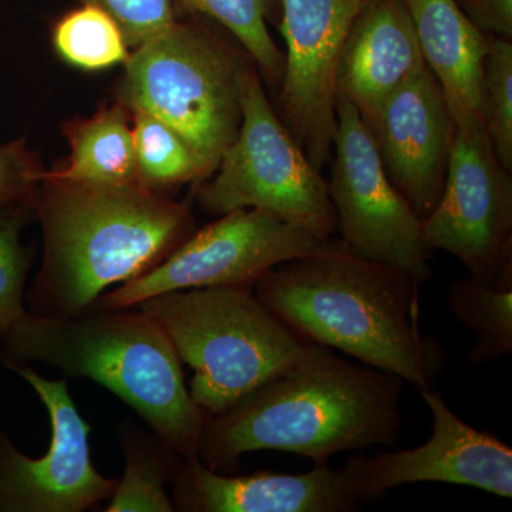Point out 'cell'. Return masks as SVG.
Here are the masks:
<instances>
[{
  "mask_svg": "<svg viewBox=\"0 0 512 512\" xmlns=\"http://www.w3.org/2000/svg\"><path fill=\"white\" fill-rule=\"evenodd\" d=\"M404 380L313 345L298 365L218 416H205L197 457L218 473H235L252 451L275 450L328 463L335 454L394 447L402 430Z\"/></svg>",
  "mask_w": 512,
  "mask_h": 512,
  "instance_id": "1",
  "label": "cell"
},
{
  "mask_svg": "<svg viewBox=\"0 0 512 512\" xmlns=\"http://www.w3.org/2000/svg\"><path fill=\"white\" fill-rule=\"evenodd\" d=\"M43 261L26 293L30 315L89 311L168 258L195 232L190 208L140 183L89 184L43 178L32 195Z\"/></svg>",
  "mask_w": 512,
  "mask_h": 512,
  "instance_id": "2",
  "label": "cell"
},
{
  "mask_svg": "<svg viewBox=\"0 0 512 512\" xmlns=\"http://www.w3.org/2000/svg\"><path fill=\"white\" fill-rule=\"evenodd\" d=\"M414 276L352 254L340 241L266 272L254 293L296 335L342 350L421 390L444 366V352L419 328Z\"/></svg>",
  "mask_w": 512,
  "mask_h": 512,
  "instance_id": "3",
  "label": "cell"
},
{
  "mask_svg": "<svg viewBox=\"0 0 512 512\" xmlns=\"http://www.w3.org/2000/svg\"><path fill=\"white\" fill-rule=\"evenodd\" d=\"M5 365L59 367L106 387L183 458L197 457L205 414L160 325L143 311L90 309L70 318L28 315L2 340Z\"/></svg>",
  "mask_w": 512,
  "mask_h": 512,
  "instance_id": "4",
  "label": "cell"
},
{
  "mask_svg": "<svg viewBox=\"0 0 512 512\" xmlns=\"http://www.w3.org/2000/svg\"><path fill=\"white\" fill-rule=\"evenodd\" d=\"M137 308L156 320L181 362L194 370L188 392L205 416L227 412L302 362L315 345L276 318L252 289H184Z\"/></svg>",
  "mask_w": 512,
  "mask_h": 512,
  "instance_id": "5",
  "label": "cell"
},
{
  "mask_svg": "<svg viewBox=\"0 0 512 512\" xmlns=\"http://www.w3.org/2000/svg\"><path fill=\"white\" fill-rule=\"evenodd\" d=\"M124 66L119 103L173 128L212 175L241 126L244 80L255 66L247 52L175 22L136 47Z\"/></svg>",
  "mask_w": 512,
  "mask_h": 512,
  "instance_id": "6",
  "label": "cell"
},
{
  "mask_svg": "<svg viewBox=\"0 0 512 512\" xmlns=\"http://www.w3.org/2000/svg\"><path fill=\"white\" fill-rule=\"evenodd\" d=\"M208 178L195 192L208 214L256 208L323 239L338 227L328 181L279 119L256 66L245 76L237 138Z\"/></svg>",
  "mask_w": 512,
  "mask_h": 512,
  "instance_id": "7",
  "label": "cell"
},
{
  "mask_svg": "<svg viewBox=\"0 0 512 512\" xmlns=\"http://www.w3.org/2000/svg\"><path fill=\"white\" fill-rule=\"evenodd\" d=\"M329 239L256 208H239L194 232L156 268L103 293L90 309H131L161 293L192 288H247L274 266L316 254ZM89 309V311H90Z\"/></svg>",
  "mask_w": 512,
  "mask_h": 512,
  "instance_id": "8",
  "label": "cell"
},
{
  "mask_svg": "<svg viewBox=\"0 0 512 512\" xmlns=\"http://www.w3.org/2000/svg\"><path fill=\"white\" fill-rule=\"evenodd\" d=\"M330 201L342 242L352 254L393 266L420 284L431 276L433 251L416 212L384 170L375 137L349 100L336 99Z\"/></svg>",
  "mask_w": 512,
  "mask_h": 512,
  "instance_id": "9",
  "label": "cell"
},
{
  "mask_svg": "<svg viewBox=\"0 0 512 512\" xmlns=\"http://www.w3.org/2000/svg\"><path fill=\"white\" fill-rule=\"evenodd\" d=\"M421 227L431 251L450 252L481 284L512 264L511 171L483 124L457 127L443 192Z\"/></svg>",
  "mask_w": 512,
  "mask_h": 512,
  "instance_id": "10",
  "label": "cell"
},
{
  "mask_svg": "<svg viewBox=\"0 0 512 512\" xmlns=\"http://www.w3.org/2000/svg\"><path fill=\"white\" fill-rule=\"evenodd\" d=\"M285 72L279 119L316 168L330 160L338 117L336 77L350 29L369 0H281Z\"/></svg>",
  "mask_w": 512,
  "mask_h": 512,
  "instance_id": "11",
  "label": "cell"
},
{
  "mask_svg": "<svg viewBox=\"0 0 512 512\" xmlns=\"http://www.w3.org/2000/svg\"><path fill=\"white\" fill-rule=\"evenodd\" d=\"M39 396L52 440L45 456L30 458L0 433V512H83L113 495L119 480L104 477L90 458L92 427L80 416L64 380L29 365H6Z\"/></svg>",
  "mask_w": 512,
  "mask_h": 512,
  "instance_id": "12",
  "label": "cell"
},
{
  "mask_svg": "<svg viewBox=\"0 0 512 512\" xmlns=\"http://www.w3.org/2000/svg\"><path fill=\"white\" fill-rule=\"evenodd\" d=\"M433 414V434L412 450L357 456L346 464V476L363 504L400 485L446 483L468 485L512 497V448L497 437L460 419L437 390H421Z\"/></svg>",
  "mask_w": 512,
  "mask_h": 512,
  "instance_id": "13",
  "label": "cell"
},
{
  "mask_svg": "<svg viewBox=\"0 0 512 512\" xmlns=\"http://www.w3.org/2000/svg\"><path fill=\"white\" fill-rule=\"evenodd\" d=\"M456 130L429 67L390 94L370 130L390 181L421 221L440 200Z\"/></svg>",
  "mask_w": 512,
  "mask_h": 512,
  "instance_id": "14",
  "label": "cell"
},
{
  "mask_svg": "<svg viewBox=\"0 0 512 512\" xmlns=\"http://www.w3.org/2000/svg\"><path fill=\"white\" fill-rule=\"evenodd\" d=\"M171 501L183 512H348L362 501L343 468L315 464L302 474L227 476L198 457L181 458Z\"/></svg>",
  "mask_w": 512,
  "mask_h": 512,
  "instance_id": "15",
  "label": "cell"
},
{
  "mask_svg": "<svg viewBox=\"0 0 512 512\" xmlns=\"http://www.w3.org/2000/svg\"><path fill=\"white\" fill-rule=\"evenodd\" d=\"M426 67L404 0H369L343 47L336 96L349 100L372 130L384 101Z\"/></svg>",
  "mask_w": 512,
  "mask_h": 512,
  "instance_id": "16",
  "label": "cell"
},
{
  "mask_svg": "<svg viewBox=\"0 0 512 512\" xmlns=\"http://www.w3.org/2000/svg\"><path fill=\"white\" fill-rule=\"evenodd\" d=\"M424 62L439 82L457 127L484 126V66L490 39L457 0H404ZM485 127V126H484Z\"/></svg>",
  "mask_w": 512,
  "mask_h": 512,
  "instance_id": "17",
  "label": "cell"
},
{
  "mask_svg": "<svg viewBox=\"0 0 512 512\" xmlns=\"http://www.w3.org/2000/svg\"><path fill=\"white\" fill-rule=\"evenodd\" d=\"M123 104L104 107L89 119L64 126L70 144L66 163L43 178L89 184L138 183L133 127Z\"/></svg>",
  "mask_w": 512,
  "mask_h": 512,
  "instance_id": "18",
  "label": "cell"
},
{
  "mask_svg": "<svg viewBox=\"0 0 512 512\" xmlns=\"http://www.w3.org/2000/svg\"><path fill=\"white\" fill-rule=\"evenodd\" d=\"M448 308L477 340L468 362L487 365L512 352V264L497 284L485 285L467 278L448 289Z\"/></svg>",
  "mask_w": 512,
  "mask_h": 512,
  "instance_id": "19",
  "label": "cell"
},
{
  "mask_svg": "<svg viewBox=\"0 0 512 512\" xmlns=\"http://www.w3.org/2000/svg\"><path fill=\"white\" fill-rule=\"evenodd\" d=\"M124 476L111 495L107 512H173L167 485L173 483L181 457L160 437L126 430Z\"/></svg>",
  "mask_w": 512,
  "mask_h": 512,
  "instance_id": "20",
  "label": "cell"
},
{
  "mask_svg": "<svg viewBox=\"0 0 512 512\" xmlns=\"http://www.w3.org/2000/svg\"><path fill=\"white\" fill-rule=\"evenodd\" d=\"M131 114L138 183L163 192L210 177L200 158L173 128L150 114Z\"/></svg>",
  "mask_w": 512,
  "mask_h": 512,
  "instance_id": "21",
  "label": "cell"
},
{
  "mask_svg": "<svg viewBox=\"0 0 512 512\" xmlns=\"http://www.w3.org/2000/svg\"><path fill=\"white\" fill-rule=\"evenodd\" d=\"M53 45L64 62L86 72H100L130 57L123 30L106 10L86 2L59 20Z\"/></svg>",
  "mask_w": 512,
  "mask_h": 512,
  "instance_id": "22",
  "label": "cell"
},
{
  "mask_svg": "<svg viewBox=\"0 0 512 512\" xmlns=\"http://www.w3.org/2000/svg\"><path fill=\"white\" fill-rule=\"evenodd\" d=\"M191 12L217 20L241 43L271 87L281 86L285 53L268 30L271 0H178Z\"/></svg>",
  "mask_w": 512,
  "mask_h": 512,
  "instance_id": "23",
  "label": "cell"
},
{
  "mask_svg": "<svg viewBox=\"0 0 512 512\" xmlns=\"http://www.w3.org/2000/svg\"><path fill=\"white\" fill-rule=\"evenodd\" d=\"M30 211L32 198L0 211V340L29 313L25 285L30 256L20 242V232Z\"/></svg>",
  "mask_w": 512,
  "mask_h": 512,
  "instance_id": "24",
  "label": "cell"
},
{
  "mask_svg": "<svg viewBox=\"0 0 512 512\" xmlns=\"http://www.w3.org/2000/svg\"><path fill=\"white\" fill-rule=\"evenodd\" d=\"M484 126L495 154L512 170V46L490 39L484 66Z\"/></svg>",
  "mask_w": 512,
  "mask_h": 512,
  "instance_id": "25",
  "label": "cell"
},
{
  "mask_svg": "<svg viewBox=\"0 0 512 512\" xmlns=\"http://www.w3.org/2000/svg\"><path fill=\"white\" fill-rule=\"evenodd\" d=\"M106 10L119 23L128 46L143 45L170 28L175 19V0H86Z\"/></svg>",
  "mask_w": 512,
  "mask_h": 512,
  "instance_id": "26",
  "label": "cell"
},
{
  "mask_svg": "<svg viewBox=\"0 0 512 512\" xmlns=\"http://www.w3.org/2000/svg\"><path fill=\"white\" fill-rule=\"evenodd\" d=\"M43 173L25 138L0 144V211L29 201Z\"/></svg>",
  "mask_w": 512,
  "mask_h": 512,
  "instance_id": "27",
  "label": "cell"
},
{
  "mask_svg": "<svg viewBox=\"0 0 512 512\" xmlns=\"http://www.w3.org/2000/svg\"><path fill=\"white\" fill-rule=\"evenodd\" d=\"M466 15L478 29L512 36V0H466Z\"/></svg>",
  "mask_w": 512,
  "mask_h": 512,
  "instance_id": "28",
  "label": "cell"
}]
</instances>
